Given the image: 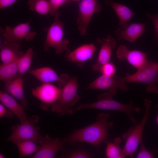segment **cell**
I'll return each instance as SVG.
<instances>
[{"mask_svg": "<svg viewBox=\"0 0 158 158\" xmlns=\"http://www.w3.org/2000/svg\"><path fill=\"white\" fill-rule=\"evenodd\" d=\"M109 118L108 113H100L97 115L95 122L82 128L74 130L62 140L66 145H73L80 142L98 147L108 140V128L113 126Z\"/></svg>", "mask_w": 158, "mask_h": 158, "instance_id": "1", "label": "cell"}, {"mask_svg": "<svg viewBox=\"0 0 158 158\" xmlns=\"http://www.w3.org/2000/svg\"><path fill=\"white\" fill-rule=\"evenodd\" d=\"M112 95L109 91L99 95L97 101L92 103L80 104L75 108V111H78L84 109L90 108L118 111L127 115L133 123H136L137 120L133 116L132 113L134 111L140 113L141 109L133 105L132 100L128 103L124 104L113 99Z\"/></svg>", "mask_w": 158, "mask_h": 158, "instance_id": "2", "label": "cell"}, {"mask_svg": "<svg viewBox=\"0 0 158 158\" xmlns=\"http://www.w3.org/2000/svg\"><path fill=\"white\" fill-rule=\"evenodd\" d=\"M78 87L77 77H71L61 89L58 99L51 105V111L58 114L59 116L66 114H73L75 111L73 107L80 99L77 93Z\"/></svg>", "mask_w": 158, "mask_h": 158, "instance_id": "3", "label": "cell"}, {"mask_svg": "<svg viewBox=\"0 0 158 158\" xmlns=\"http://www.w3.org/2000/svg\"><path fill=\"white\" fill-rule=\"evenodd\" d=\"M54 16L53 22L47 29L43 49L45 52H47L50 47H53L56 53L60 54L68 50L69 41L64 38V23L59 18V11H57Z\"/></svg>", "mask_w": 158, "mask_h": 158, "instance_id": "4", "label": "cell"}, {"mask_svg": "<svg viewBox=\"0 0 158 158\" xmlns=\"http://www.w3.org/2000/svg\"><path fill=\"white\" fill-rule=\"evenodd\" d=\"M144 102L145 111L141 121L139 123L130 127L122 134L123 139L126 140L123 148L126 156L132 157L139 144L142 140L143 132L149 116L152 103V101L147 99H145Z\"/></svg>", "mask_w": 158, "mask_h": 158, "instance_id": "5", "label": "cell"}, {"mask_svg": "<svg viewBox=\"0 0 158 158\" xmlns=\"http://www.w3.org/2000/svg\"><path fill=\"white\" fill-rule=\"evenodd\" d=\"M39 120L38 116L33 115L29 119L13 126L8 141L13 142L19 140H29L39 144L43 137L39 132L40 128L35 126Z\"/></svg>", "mask_w": 158, "mask_h": 158, "instance_id": "6", "label": "cell"}, {"mask_svg": "<svg viewBox=\"0 0 158 158\" xmlns=\"http://www.w3.org/2000/svg\"><path fill=\"white\" fill-rule=\"evenodd\" d=\"M158 75V62L148 60L143 67L137 70L133 74L127 73L123 77L126 82L130 83H143L148 85L146 91L157 94L158 88L155 84Z\"/></svg>", "mask_w": 158, "mask_h": 158, "instance_id": "7", "label": "cell"}, {"mask_svg": "<svg viewBox=\"0 0 158 158\" xmlns=\"http://www.w3.org/2000/svg\"><path fill=\"white\" fill-rule=\"evenodd\" d=\"M78 4V29L80 34L85 36L93 16L99 12L102 7L97 0H80Z\"/></svg>", "mask_w": 158, "mask_h": 158, "instance_id": "8", "label": "cell"}, {"mask_svg": "<svg viewBox=\"0 0 158 158\" xmlns=\"http://www.w3.org/2000/svg\"><path fill=\"white\" fill-rule=\"evenodd\" d=\"M31 90L32 95L41 101V108L47 110L59 98L61 89L51 83H44Z\"/></svg>", "mask_w": 158, "mask_h": 158, "instance_id": "9", "label": "cell"}, {"mask_svg": "<svg viewBox=\"0 0 158 158\" xmlns=\"http://www.w3.org/2000/svg\"><path fill=\"white\" fill-rule=\"evenodd\" d=\"M118 78L119 76L115 74L111 76L102 74L92 82L85 89L106 90L113 95L116 94L117 90L119 88L127 91L128 88L126 85V81L123 78L118 80L117 79Z\"/></svg>", "mask_w": 158, "mask_h": 158, "instance_id": "10", "label": "cell"}, {"mask_svg": "<svg viewBox=\"0 0 158 158\" xmlns=\"http://www.w3.org/2000/svg\"><path fill=\"white\" fill-rule=\"evenodd\" d=\"M36 35V32L31 30L30 22L20 23L13 27L7 26L2 33L4 41L20 44L23 39L27 42L33 40Z\"/></svg>", "mask_w": 158, "mask_h": 158, "instance_id": "11", "label": "cell"}, {"mask_svg": "<svg viewBox=\"0 0 158 158\" xmlns=\"http://www.w3.org/2000/svg\"><path fill=\"white\" fill-rule=\"evenodd\" d=\"M28 73L35 77L42 83L57 82L58 87L61 89L71 78L66 74L59 75L53 68L48 67L29 70Z\"/></svg>", "mask_w": 158, "mask_h": 158, "instance_id": "12", "label": "cell"}, {"mask_svg": "<svg viewBox=\"0 0 158 158\" xmlns=\"http://www.w3.org/2000/svg\"><path fill=\"white\" fill-rule=\"evenodd\" d=\"M39 145L40 147L38 150L30 158H55L58 151L66 144L60 138H52L47 135L43 137Z\"/></svg>", "mask_w": 158, "mask_h": 158, "instance_id": "13", "label": "cell"}, {"mask_svg": "<svg viewBox=\"0 0 158 158\" xmlns=\"http://www.w3.org/2000/svg\"><path fill=\"white\" fill-rule=\"evenodd\" d=\"M97 42L100 46L97 59L92 66V70L99 72L102 67L105 64L110 61L113 49L117 45L115 40L108 35L105 38H98Z\"/></svg>", "mask_w": 158, "mask_h": 158, "instance_id": "14", "label": "cell"}, {"mask_svg": "<svg viewBox=\"0 0 158 158\" xmlns=\"http://www.w3.org/2000/svg\"><path fill=\"white\" fill-rule=\"evenodd\" d=\"M117 58L120 61H127L137 70L144 66L147 62V54L140 50H128L126 46L120 45L116 51Z\"/></svg>", "mask_w": 158, "mask_h": 158, "instance_id": "15", "label": "cell"}, {"mask_svg": "<svg viewBox=\"0 0 158 158\" xmlns=\"http://www.w3.org/2000/svg\"><path fill=\"white\" fill-rule=\"evenodd\" d=\"M96 50L93 43L84 44L73 51L68 50L65 57L67 61L75 63L78 66L81 67L86 61L92 58Z\"/></svg>", "mask_w": 158, "mask_h": 158, "instance_id": "16", "label": "cell"}, {"mask_svg": "<svg viewBox=\"0 0 158 158\" xmlns=\"http://www.w3.org/2000/svg\"><path fill=\"white\" fill-rule=\"evenodd\" d=\"M21 44L17 42L4 41L0 46V59L2 63L18 61L24 52L19 50Z\"/></svg>", "mask_w": 158, "mask_h": 158, "instance_id": "17", "label": "cell"}, {"mask_svg": "<svg viewBox=\"0 0 158 158\" xmlns=\"http://www.w3.org/2000/svg\"><path fill=\"white\" fill-rule=\"evenodd\" d=\"M145 25V23H130L125 29L118 28L114 32L117 37L116 40H124L131 43L134 42L144 33Z\"/></svg>", "mask_w": 158, "mask_h": 158, "instance_id": "18", "label": "cell"}, {"mask_svg": "<svg viewBox=\"0 0 158 158\" xmlns=\"http://www.w3.org/2000/svg\"><path fill=\"white\" fill-rule=\"evenodd\" d=\"M13 97L4 91H0V101L1 103L11 111L20 122H22L27 119L25 108Z\"/></svg>", "mask_w": 158, "mask_h": 158, "instance_id": "19", "label": "cell"}, {"mask_svg": "<svg viewBox=\"0 0 158 158\" xmlns=\"http://www.w3.org/2000/svg\"><path fill=\"white\" fill-rule=\"evenodd\" d=\"M105 3L112 8L118 17L119 28L122 30L126 28L128 25V22L135 14V13L123 4L108 0L105 1Z\"/></svg>", "mask_w": 158, "mask_h": 158, "instance_id": "20", "label": "cell"}, {"mask_svg": "<svg viewBox=\"0 0 158 158\" xmlns=\"http://www.w3.org/2000/svg\"><path fill=\"white\" fill-rule=\"evenodd\" d=\"M24 78L22 76H20L9 83L6 86V90L7 93L19 100L25 109L28 102L24 95Z\"/></svg>", "mask_w": 158, "mask_h": 158, "instance_id": "21", "label": "cell"}, {"mask_svg": "<svg viewBox=\"0 0 158 158\" xmlns=\"http://www.w3.org/2000/svg\"><path fill=\"white\" fill-rule=\"evenodd\" d=\"M61 154L58 157L61 158H91L95 157L96 153L92 151L81 146H75L72 148L61 150Z\"/></svg>", "mask_w": 158, "mask_h": 158, "instance_id": "22", "label": "cell"}, {"mask_svg": "<svg viewBox=\"0 0 158 158\" xmlns=\"http://www.w3.org/2000/svg\"><path fill=\"white\" fill-rule=\"evenodd\" d=\"M17 61L0 65V80L4 83L13 80L20 76Z\"/></svg>", "mask_w": 158, "mask_h": 158, "instance_id": "23", "label": "cell"}, {"mask_svg": "<svg viewBox=\"0 0 158 158\" xmlns=\"http://www.w3.org/2000/svg\"><path fill=\"white\" fill-rule=\"evenodd\" d=\"M122 141L120 137L115 138L113 142L108 140L105 143L106 145L105 155L107 158H123L126 157L123 150L120 146Z\"/></svg>", "mask_w": 158, "mask_h": 158, "instance_id": "24", "label": "cell"}, {"mask_svg": "<svg viewBox=\"0 0 158 158\" xmlns=\"http://www.w3.org/2000/svg\"><path fill=\"white\" fill-rule=\"evenodd\" d=\"M17 146L20 157H25L32 155L39 149L40 146L29 140H19L13 142Z\"/></svg>", "mask_w": 158, "mask_h": 158, "instance_id": "25", "label": "cell"}, {"mask_svg": "<svg viewBox=\"0 0 158 158\" xmlns=\"http://www.w3.org/2000/svg\"><path fill=\"white\" fill-rule=\"evenodd\" d=\"M35 54V52L32 48H29L18 60L17 65L20 74L21 75L29 70L32 58Z\"/></svg>", "mask_w": 158, "mask_h": 158, "instance_id": "26", "label": "cell"}, {"mask_svg": "<svg viewBox=\"0 0 158 158\" xmlns=\"http://www.w3.org/2000/svg\"><path fill=\"white\" fill-rule=\"evenodd\" d=\"M27 5L29 9L38 14L46 16L49 13L50 6L47 0H28Z\"/></svg>", "mask_w": 158, "mask_h": 158, "instance_id": "27", "label": "cell"}, {"mask_svg": "<svg viewBox=\"0 0 158 158\" xmlns=\"http://www.w3.org/2000/svg\"><path fill=\"white\" fill-rule=\"evenodd\" d=\"M99 72L102 74L111 76L115 74L116 72V68L114 64L110 61L102 67Z\"/></svg>", "mask_w": 158, "mask_h": 158, "instance_id": "28", "label": "cell"}, {"mask_svg": "<svg viewBox=\"0 0 158 158\" xmlns=\"http://www.w3.org/2000/svg\"><path fill=\"white\" fill-rule=\"evenodd\" d=\"M50 11L49 13L54 16L58 9L64 4L68 2V0H49Z\"/></svg>", "mask_w": 158, "mask_h": 158, "instance_id": "29", "label": "cell"}, {"mask_svg": "<svg viewBox=\"0 0 158 158\" xmlns=\"http://www.w3.org/2000/svg\"><path fill=\"white\" fill-rule=\"evenodd\" d=\"M140 148L136 158H153L154 156L153 153L148 151L146 148L142 140L140 143Z\"/></svg>", "mask_w": 158, "mask_h": 158, "instance_id": "30", "label": "cell"}, {"mask_svg": "<svg viewBox=\"0 0 158 158\" xmlns=\"http://www.w3.org/2000/svg\"><path fill=\"white\" fill-rule=\"evenodd\" d=\"M145 16L152 21L154 29L155 37L158 42V13L155 14H151L148 12L145 13Z\"/></svg>", "mask_w": 158, "mask_h": 158, "instance_id": "31", "label": "cell"}, {"mask_svg": "<svg viewBox=\"0 0 158 158\" xmlns=\"http://www.w3.org/2000/svg\"><path fill=\"white\" fill-rule=\"evenodd\" d=\"M14 114L9 109H7L2 103H0V118L6 117L10 118L13 117Z\"/></svg>", "mask_w": 158, "mask_h": 158, "instance_id": "32", "label": "cell"}, {"mask_svg": "<svg viewBox=\"0 0 158 158\" xmlns=\"http://www.w3.org/2000/svg\"><path fill=\"white\" fill-rule=\"evenodd\" d=\"M17 0H0V8L9 6L15 3Z\"/></svg>", "mask_w": 158, "mask_h": 158, "instance_id": "33", "label": "cell"}, {"mask_svg": "<svg viewBox=\"0 0 158 158\" xmlns=\"http://www.w3.org/2000/svg\"><path fill=\"white\" fill-rule=\"evenodd\" d=\"M152 152L153 153H158V148L157 149L152 150Z\"/></svg>", "mask_w": 158, "mask_h": 158, "instance_id": "34", "label": "cell"}, {"mask_svg": "<svg viewBox=\"0 0 158 158\" xmlns=\"http://www.w3.org/2000/svg\"><path fill=\"white\" fill-rule=\"evenodd\" d=\"M0 158H5L4 155L1 153H0Z\"/></svg>", "mask_w": 158, "mask_h": 158, "instance_id": "35", "label": "cell"}, {"mask_svg": "<svg viewBox=\"0 0 158 158\" xmlns=\"http://www.w3.org/2000/svg\"><path fill=\"white\" fill-rule=\"evenodd\" d=\"M157 108H158V104H157ZM156 123L158 125V114L157 116V117L156 118Z\"/></svg>", "mask_w": 158, "mask_h": 158, "instance_id": "36", "label": "cell"}, {"mask_svg": "<svg viewBox=\"0 0 158 158\" xmlns=\"http://www.w3.org/2000/svg\"><path fill=\"white\" fill-rule=\"evenodd\" d=\"M68 0V2L70 1H76L78 3L80 1V0Z\"/></svg>", "mask_w": 158, "mask_h": 158, "instance_id": "37", "label": "cell"}, {"mask_svg": "<svg viewBox=\"0 0 158 158\" xmlns=\"http://www.w3.org/2000/svg\"><path fill=\"white\" fill-rule=\"evenodd\" d=\"M156 82L158 83V75L156 79Z\"/></svg>", "mask_w": 158, "mask_h": 158, "instance_id": "38", "label": "cell"}]
</instances>
